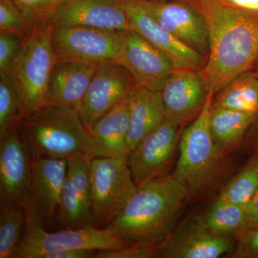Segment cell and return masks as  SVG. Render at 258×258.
<instances>
[{"label": "cell", "instance_id": "83f0119b", "mask_svg": "<svg viewBox=\"0 0 258 258\" xmlns=\"http://www.w3.org/2000/svg\"><path fill=\"white\" fill-rule=\"evenodd\" d=\"M24 113L23 103L14 78L10 74L0 77V137L18 125Z\"/></svg>", "mask_w": 258, "mask_h": 258}, {"label": "cell", "instance_id": "277c9868", "mask_svg": "<svg viewBox=\"0 0 258 258\" xmlns=\"http://www.w3.org/2000/svg\"><path fill=\"white\" fill-rule=\"evenodd\" d=\"M213 96L209 93L203 109L180 137L179 159L172 175L189 190L191 198L210 184L222 157L210 130Z\"/></svg>", "mask_w": 258, "mask_h": 258}, {"label": "cell", "instance_id": "5bb4252c", "mask_svg": "<svg viewBox=\"0 0 258 258\" xmlns=\"http://www.w3.org/2000/svg\"><path fill=\"white\" fill-rule=\"evenodd\" d=\"M230 237L214 234L203 218L185 221L157 247L158 257L217 258L232 250Z\"/></svg>", "mask_w": 258, "mask_h": 258}, {"label": "cell", "instance_id": "4fadbf2b", "mask_svg": "<svg viewBox=\"0 0 258 258\" xmlns=\"http://www.w3.org/2000/svg\"><path fill=\"white\" fill-rule=\"evenodd\" d=\"M179 125L166 118L130 152L127 160L137 188L164 175L179 140Z\"/></svg>", "mask_w": 258, "mask_h": 258}, {"label": "cell", "instance_id": "484cf974", "mask_svg": "<svg viewBox=\"0 0 258 258\" xmlns=\"http://www.w3.org/2000/svg\"><path fill=\"white\" fill-rule=\"evenodd\" d=\"M28 221L23 205L0 196V258H12Z\"/></svg>", "mask_w": 258, "mask_h": 258}, {"label": "cell", "instance_id": "74e56055", "mask_svg": "<svg viewBox=\"0 0 258 258\" xmlns=\"http://www.w3.org/2000/svg\"><path fill=\"white\" fill-rule=\"evenodd\" d=\"M253 71L254 72V74H255L256 76H257L258 77V63H257V66H256V67L254 68Z\"/></svg>", "mask_w": 258, "mask_h": 258}, {"label": "cell", "instance_id": "9c48e42d", "mask_svg": "<svg viewBox=\"0 0 258 258\" xmlns=\"http://www.w3.org/2000/svg\"><path fill=\"white\" fill-rule=\"evenodd\" d=\"M31 151L32 176L23 206L28 220L45 229L57 217L68 162Z\"/></svg>", "mask_w": 258, "mask_h": 258}, {"label": "cell", "instance_id": "ffe728a7", "mask_svg": "<svg viewBox=\"0 0 258 258\" xmlns=\"http://www.w3.org/2000/svg\"><path fill=\"white\" fill-rule=\"evenodd\" d=\"M98 66L79 60H56L47 82V104L69 106L80 111Z\"/></svg>", "mask_w": 258, "mask_h": 258}, {"label": "cell", "instance_id": "1f68e13d", "mask_svg": "<svg viewBox=\"0 0 258 258\" xmlns=\"http://www.w3.org/2000/svg\"><path fill=\"white\" fill-rule=\"evenodd\" d=\"M96 258H151L157 257V247L129 245L125 248L115 250H98Z\"/></svg>", "mask_w": 258, "mask_h": 258}, {"label": "cell", "instance_id": "d6986e66", "mask_svg": "<svg viewBox=\"0 0 258 258\" xmlns=\"http://www.w3.org/2000/svg\"><path fill=\"white\" fill-rule=\"evenodd\" d=\"M125 47L120 63L128 70L139 86L161 91L175 71L162 51L134 30H125Z\"/></svg>", "mask_w": 258, "mask_h": 258}, {"label": "cell", "instance_id": "f1b7e54d", "mask_svg": "<svg viewBox=\"0 0 258 258\" xmlns=\"http://www.w3.org/2000/svg\"><path fill=\"white\" fill-rule=\"evenodd\" d=\"M34 28L13 0H0V30L12 32L26 40Z\"/></svg>", "mask_w": 258, "mask_h": 258}, {"label": "cell", "instance_id": "836d02e7", "mask_svg": "<svg viewBox=\"0 0 258 258\" xmlns=\"http://www.w3.org/2000/svg\"><path fill=\"white\" fill-rule=\"evenodd\" d=\"M93 251L88 249H66L52 251L43 254L41 258H86L90 257Z\"/></svg>", "mask_w": 258, "mask_h": 258}, {"label": "cell", "instance_id": "8992f818", "mask_svg": "<svg viewBox=\"0 0 258 258\" xmlns=\"http://www.w3.org/2000/svg\"><path fill=\"white\" fill-rule=\"evenodd\" d=\"M125 30L83 26L52 25L51 42L57 60L96 64L120 63L124 54Z\"/></svg>", "mask_w": 258, "mask_h": 258}, {"label": "cell", "instance_id": "e575fe53", "mask_svg": "<svg viewBox=\"0 0 258 258\" xmlns=\"http://www.w3.org/2000/svg\"><path fill=\"white\" fill-rule=\"evenodd\" d=\"M248 217V228L252 229L258 226V189L244 205ZM246 231V230H245Z\"/></svg>", "mask_w": 258, "mask_h": 258}, {"label": "cell", "instance_id": "4316f807", "mask_svg": "<svg viewBox=\"0 0 258 258\" xmlns=\"http://www.w3.org/2000/svg\"><path fill=\"white\" fill-rule=\"evenodd\" d=\"M258 189V152L222 188L220 196L240 205H245Z\"/></svg>", "mask_w": 258, "mask_h": 258}, {"label": "cell", "instance_id": "2e32d148", "mask_svg": "<svg viewBox=\"0 0 258 258\" xmlns=\"http://www.w3.org/2000/svg\"><path fill=\"white\" fill-rule=\"evenodd\" d=\"M31 149L18 125L0 137V196L23 205L32 171Z\"/></svg>", "mask_w": 258, "mask_h": 258}, {"label": "cell", "instance_id": "4dcf8cb0", "mask_svg": "<svg viewBox=\"0 0 258 258\" xmlns=\"http://www.w3.org/2000/svg\"><path fill=\"white\" fill-rule=\"evenodd\" d=\"M24 42L16 34L0 30V77L9 73Z\"/></svg>", "mask_w": 258, "mask_h": 258}, {"label": "cell", "instance_id": "9a60e30c", "mask_svg": "<svg viewBox=\"0 0 258 258\" xmlns=\"http://www.w3.org/2000/svg\"><path fill=\"white\" fill-rule=\"evenodd\" d=\"M125 5L131 30L137 32L162 51L176 69H203L208 57L187 46L163 28L137 0H125Z\"/></svg>", "mask_w": 258, "mask_h": 258}, {"label": "cell", "instance_id": "603a6c76", "mask_svg": "<svg viewBox=\"0 0 258 258\" xmlns=\"http://www.w3.org/2000/svg\"><path fill=\"white\" fill-rule=\"evenodd\" d=\"M257 116L258 115L253 113L212 106L210 130L215 145L221 155L242 139Z\"/></svg>", "mask_w": 258, "mask_h": 258}, {"label": "cell", "instance_id": "f546056e", "mask_svg": "<svg viewBox=\"0 0 258 258\" xmlns=\"http://www.w3.org/2000/svg\"><path fill=\"white\" fill-rule=\"evenodd\" d=\"M23 12L34 28L49 23L62 0H13Z\"/></svg>", "mask_w": 258, "mask_h": 258}, {"label": "cell", "instance_id": "e0dca14e", "mask_svg": "<svg viewBox=\"0 0 258 258\" xmlns=\"http://www.w3.org/2000/svg\"><path fill=\"white\" fill-rule=\"evenodd\" d=\"M49 23L113 30H131L125 0H62Z\"/></svg>", "mask_w": 258, "mask_h": 258}, {"label": "cell", "instance_id": "30bf717a", "mask_svg": "<svg viewBox=\"0 0 258 258\" xmlns=\"http://www.w3.org/2000/svg\"><path fill=\"white\" fill-rule=\"evenodd\" d=\"M138 83L118 62L98 66L80 110L83 123L91 132L97 120L128 99Z\"/></svg>", "mask_w": 258, "mask_h": 258}, {"label": "cell", "instance_id": "ba28073f", "mask_svg": "<svg viewBox=\"0 0 258 258\" xmlns=\"http://www.w3.org/2000/svg\"><path fill=\"white\" fill-rule=\"evenodd\" d=\"M91 201L94 227H108L137 190L127 159H90Z\"/></svg>", "mask_w": 258, "mask_h": 258}, {"label": "cell", "instance_id": "d590c367", "mask_svg": "<svg viewBox=\"0 0 258 258\" xmlns=\"http://www.w3.org/2000/svg\"><path fill=\"white\" fill-rule=\"evenodd\" d=\"M244 13L258 17V0H226Z\"/></svg>", "mask_w": 258, "mask_h": 258}, {"label": "cell", "instance_id": "7a4b0ae2", "mask_svg": "<svg viewBox=\"0 0 258 258\" xmlns=\"http://www.w3.org/2000/svg\"><path fill=\"white\" fill-rule=\"evenodd\" d=\"M190 198L172 174L159 176L137 188L108 227L129 245L157 247L174 230Z\"/></svg>", "mask_w": 258, "mask_h": 258}, {"label": "cell", "instance_id": "44dd1931", "mask_svg": "<svg viewBox=\"0 0 258 258\" xmlns=\"http://www.w3.org/2000/svg\"><path fill=\"white\" fill-rule=\"evenodd\" d=\"M129 98L97 120L90 134L92 138V158L128 159L130 149Z\"/></svg>", "mask_w": 258, "mask_h": 258}, {"label": "cell", "instance_id": "52a82bcc", "mask_svg": "<svg viewBox=\"0 0 258 258\" xmlns=\"http://www.w3.org/2000/svg\"><path fill=\"white\" fill-rule=\"evenodd\" d=\"M129 244L110 227H88L49 232L27 221L23 237L12 258H41L52 251L66 249L115 250Z\"/></svg>", "mask_w": 258, "mask_h": 258}, {"label": "cell", "instance_id": "d6a6232c", "mask_svg": "<svg viewBox=\"0 0 258 258\" xmlns=\"http://www.w3.org/2000/svg\"><path fill=\"white\" fill-rule=\"evenodd\" d=\"M237 240L234 257L258 258V226L244 231Z\"/></svg>", "mask_w": 258, "mask_h": 258}, {"label": "cell", "instance_id": "ac0fdd59", "mask_svg": "<svg viewBox=\"0 0 258 258\" xmlns=\"http://www.w3.org/2000/svg\"><path fill=\"white\" fill-rule=\"evenodd\" d=\"M209 93L201 71L176 69L161 90L166 118L181 125L195 118L203 109Z\"/></svg>", "mask_w": 258, "mask_h": 258}, {"label": "cell", "instance_id": "5b68a950", "mask_svg": "<svg viewBox=\"0 0 258 258\" xmlns=\"http://www.w3.org/2000/svg\"><path fill=\"white\" fill-rule=\"evenodd\" d=\"M52 30L50 23L35 27L8 73L18 86L24 113L47 104V82L57 60L51 42Z\"/></svg>", "mask_w": 258, "mask_h": 258}, {"label": "cell", "instance_id": "d4e9b609", "mask_svg": "<svg viewBox=\"0 0 258 258\" xmlns=\"http://www.w3.org/2000/svg\"><path fill=\"white\" fill-rule=\"evenodd\" d=\"M208 230L216 235L238 237L248 228V217L243 205L219 197L203 217Z\"/></svg>", "mask_w": 258, "mask_h": 258}, {"label": "cell", "instance_id": "6da1fadb", "mask_svg": "<svg viewBox=\"0 0 258 258\" xmlns=\"http://www.w3.org/2000/svg\"><path fill=\"white\" fill-rule=\"evenodd\" d=\"M203 15L210 51L202 70L209 92L215 95L258 63V17L226 0H186Z\"/></svg>", "mask_w": 258, "mask_h": 258}, {"label": "cell", "instance_id": "8fae6325", "mask_svg": "<svg viewBox=\"0 0 258 258\" xmlns=\"http://www.w3.org/2000/svg\"><path fill=\"white\" fill-rule=\"evenodd\" d=\"M163 28L208 57L210 42L203 15L186 0H137Z\"/></svg>", "mask_w": 258, "mask_h": 258}, {"label": "cell", "instance_id": "7c38bea8", "mask_svg": "<svg viewBox=\"0 0 258 258\" xmlns=\"http://www.w3.org/2000/svg\"><path fill=\"white\" fill-rule=\"evenodd\" d=\"M57 218L64 229L94 227L91 201L90 159L76 154L67 159Z\"/></svg>", "mask_w": 258, "mask_h": 258}, {"label": "cell", "instance_id": "cb8c5ba5", "mask_svg": "<svg viewBox=\"0 0 258 258\" xmlns=\"http://www.w3.org/2000/svg\"><path fill=\"white\" fill-rule=\"evenodd\" d=\"M212 106L258 115V77L254 71L244 73L232 80L217 93Z\"/></svg>", "mask_w": 258, "mask_h": 258}, {"label": "cell", "instance_id": "3957f363", "mask_svg": "<svg viewBox=\"0 0 258 258\" xmlns=\"http://www.w3.org/2000/svg\"><path fill=\"white\" fill-rule=\"evenodd\" d=\"M18 128L31 150L43 157L67 160L83 154L92 158L91 134L75 108L47 103L24 113Z\"/></svg>", "mask_w": 258, "mask_h": 258}, {"label": "cell", "instance_id": "8d00e7d4", "mask_svg": "<svg viewBox=\"0 0 258 258\" xmlns=\"http://www.w3.org/2000/svg\"><path fill=\"white\" fill-rule=\"evenodd\" d=\"M249 141V147L253 149L254 152H258V125L254 129Z\"/></svg>", "mask_w": 258, "mask_h": 258}, {"label": "cell", "instance_id": "7402d4cb", "mask_svg": "<svg viewBox=\"0 0 258 258\" xmlns=\"http://www.w3.org/2000/svg\"><path fill=\"white\" fill-rule=\"evenodd\" d=\"M130 126L128 145L130 152L137 144L166 119L161 91L138 86L129 98Z\"/></svg>", "mask_w": 258, "mask_h": 258}]
</instances>
